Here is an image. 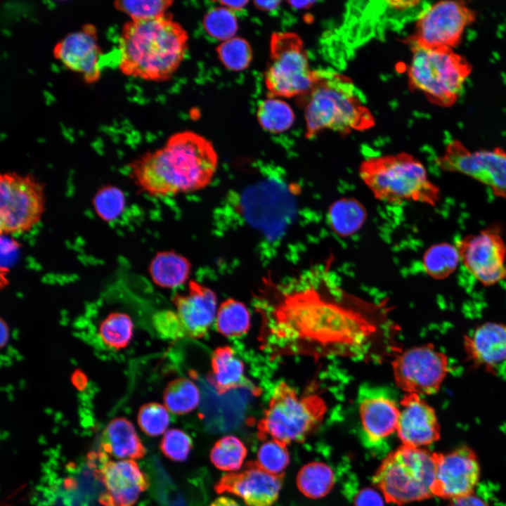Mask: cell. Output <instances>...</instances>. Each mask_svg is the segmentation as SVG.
<instances>
[{
    "instance_id": "30",
    "label": "cell",
    "mask_w": 506,
    "mask_h": 506,
    "mask_svg": "<svg viewBox=\"0 0 506 506\" xmlns=\"http://www.w3.org/2000/svg\"><path fill=\"white\" fill-rule=\"evenodd\" d=\"M200 400L197 386L190 379L179 377L170 381L163 393L166 408L172 413L184 415L195 410Z\"/></svg>"
},
{
    "instance_id": "18",
    "label": "cell",
    "mask_w": 506,
    "mask_h": 506,
    "mask_svg": "<svg viewBox=\"0 0 506 506\" xmlns=\"http://www.w3.org/2000/svg\"><path fill=\"white\" fill-rule=\"evenodd\" d=\"M283 479V475L270 474L255 462H249L241 472L221 476L214 490L219 494L235 495L247 506H272L279 496Z\"/></svg>"
},
{
    "instance_id": "33",
    "label": "cell",
    "mask_w": 506,
    "mask_h": 506,
    "mask_svg": "<svg viewBox=\"0 0 506 506\" xmlns=\"http://www.w3.org/2000/svg\"><path fill=\"white\" fill-rule=\"evenodd\" d=\"M92 206L95 214L101 221L112 223L124 212L126 197L119 186L105 184L96 190L92 198Z\"/></svg>"
},
{
    "instance_id": "28",
    "label": "cell",
    "mask_w": 506,
    "mask_h": 506,
    "mask_svg": "<svg viewBox=\"0 0 506 506\" xmlns=\"http://www.w3.org/2000/svg\"><path fill=\"white\" fill-rule=\"evenodd\" d=\"M335 484V475L327 465L312 462L305 465L298 472L297 485L305 496L317 499L326 495Z\"/></svg>"
},
{
    "instance_id": "8",
    "label": "cell",
    "mask_w": 506,
    "mask_h": 506,
    "mask_svg": "<svg viewBox=\"0 0 506 506\" xmlns=\"http://www.w3.org/2000/svg\"><path fill=\"white\" fill-rule=\"evenodd\" d=\"M471 70L465 58L451 48L430 49L413 45L408 75L412 88L422 91L432 103L448 107L461 95Z\"/></svg>"
},
{
    "instance_id": "22",
    "label": "cell",
    "mask_w": 506,
    "mask_h": 506,
    "mask_svg": "<svg viewBox=\"0 0 506 506\" xmlns=\"http://www.w3.org/2000/svg\"><path fill=\"white\" fill-rule=\"evenodd\" d=\"M464 349L472 364L498 372L506 366V323L487 322L464 337Z\"/></svg>"
},
{
    "instance_id": "49",
    "label": "cell",
    "mask_w": 506,
    "mask_h": 506,
    "mask_svg": "<svg viewBox=\"0 0 506 506\" xmlns=\"http://www.w3.org/2000/svg\"><path fill=\"white\" fill-rule=\"evenodd\" d=\"M1 346L4 347L8 339L9 330L6 323L2 318L1 319Z\"/></svg>"
},
{
    "instance_id": "20",
    "label": "cell",
    "mask_w": 506,
    "mask_h": 506,
    "mask_svg": "<svg viewBox=\"0 0 506 506\" xmlns=\"http://www.w3.org/2000/svg\"><path fill=\"white\" fill-rule=\"evenodd\" d=\"M173 304L185 337L198 339L207 333L217 312V297L212 290L190 280L186 292L176 294Z\"/></svg>"
},
{
    "instance_id": "25",
    "label": "cell",
    "mask_w": 506,
    "mask_h": 506,
    "mask_svg": "<svg viewBox=\"0 0 506 506\" xmlns=\"http://www.w3.org/2000/svg\"><path fill=\"white\" fill-rule=\"evenodd\" d=\"M152 280L162 288H174L183 284L191 273V263L173 250L158 252L148 266Z\"/></svg>"
},
{
    "instance_id": "19",
    "label": "cell",
    "mask_w": 506,
    "mask_h": 506,
    "mask_svg": "<svg viewBox=\"0 0 506 506\" xmlns=\"http://www.w3.org/2000/svg\"><path fill=\"white\" fill-rule=\"evenodd\" d=\"M53 54L65 67L79 74L87 84L97 82L101 75V54L96 27L91 23L65 35L56 43Z\"/></svg>"
},
{
    "instance_id": "21",
    "label": "cell",
    "mask_w": 506,
    "mask_h": 506,
    "mask_svg": "<svg viewBox=\"0 0 506 506\" xmlns=\"http://www.w3.org/2000/svg\"><path fill=\"white\" fill-rule=\"evenodd\" d=\"M396 432L403 445L422 448L441 438L435 410L415 394H406L400 401Z\"/></svg>"
},
{
    "instance_id": "10",
    "label": "cell",
    "mask_w": 506,
    "mask_h": 506,
    "mask_svg": "<svg viewBox=\"0 0 506 506\" xmlns=\"http://www.w3.org/2000/svg\"><path fill=\"white\" fill-rule=\"evenodd\" d=\"M45 209V186L41 181L31 174H1V235L31 231L41 220Z\"/></svg>"
},
{
    "instance_id": "7",
    "label": "cell",
    "mask_w": 506,
    "mask_h": 506,
    "mask_svg": "<svg viewBox=\"0 0 506 506\" xmlns=\"http://www.w3.org/2000/svg\"><path fill=\"white\" fill-rule=\"evenodd\" d=\"M434 475L433 453L402 445L384 459L372 481L387 502L401 506L434 497Z\"/></svg>"
},
{
    "instance_id": "35",
    "label": "cell",
    "mask_w": 506,
    "mask_h": 506,
    "mask_svg": "<svg viewBox=\"0 0 506 506\" xmlns=\"http://www.w3.org/2000/svg\"><path fill=\"white\" fill-rule=\"evenodd\" d=\"M202 25L211 37L221 42L235 37L238 30L235 12L222 6L210 9L204 16Z\"/></svg>"
},
{
    "instance_id": "26",
    "label": "cell",
    "mask_w": 506,
    "mask_h": 506,
    "mask_svg": "<svg viewBox=\"0 0 506 506\" xmlns=\"http://www.w3.org/2000/svg\"><path fill=\"white\" fill-rule=\"evenodd\" d=\"M327 219L332 231L339 237L353 235L363 226L367 212L361 202L353 197H342L329 207Z\"/></svg>"
},
{
    "instance_id": "4",
    "label": "cell",
    "mask_w": 506,
    "mask_h": 506,
    "mask_svg": "<svg viewBox=\"0 0 506 506\" xmlns=\"http://www.w3.org/2000/svg\"><path fill=\"white\" fill-rule=\"evenodd\" d=\"M305 97L308 138L325 129L346 134L368 129L374 123L355 86L337 73L317 71L316 84Z\"/></svg>"
},
{
    "instance_id": "45",
    "label": "cell",
    "mask_w": 506,
    "mask_h": 506,
    "mask_svg": "<svg viewBox=\"0 0 506 506\" xmlns=\"http://www.w3.org/2000/svg\"><path fill=\"white\" fill-rule=\"evenodd\" d=\"M254 5L260 11L271 12L275 11L281 4L280 1H254Z\"/></svg>"
},
{
    "instance_id": "41",
    "label": "cell",
    "mask_w": 506,
    "mask_h": 506,
    "mask_svg": "<svg viewBox=\"0 0 506 506\" xmlns=\"http://www.w3.org/2000/svg\"><path fill=\"white\" fill-rule=\"evenodd\" d=\"M153 327L163 338L178 339L185 335L174 311L163 310L155 313L152 318Z\"/></svg>"
},
{
    "instance_id": "11",
    "label": "cell",
    "mask_w": 506,
    "mask_h": 506,
    "mask_svg": "<svg viewBox=\"0 0 506 506\" xmlns=\"http://www.w3.org/2000/svg\"><path fill=\"white\" fill-rule=\"evenodd\" d=\"M391 365L397 387L419 396L437 393L450 371L448 358L432 344L400 353Z\"/></svg>"
},
{
    "instance_id": "31",
    "label": "cell",
    "mask_w": 506,
    "mask_h": 506,
    "mask_svg": "<svg viewBox=\"0 0 506 506\" xmlns=\"http://www.w3.org/2000/svg\"><path fill=\"white\" fill-rule=\"evenodd\" d=\"M257 118L263 129L272 134H279L292 127L295 116L293 110L285 101L270 96L259 103Z\"/></svg>"
},
{
    "instance_id": "16",
    "label": "cell",
    "mask_w": 506,
    "mask_h": 506,
    "mask_svg": "<svg viewBox=\"0 0 506 506\" xmlns=\"http://www.w3.org/2000/svg\"><path fill=\"white\" fill-rule=\"evenodd\" d=\"M96 475L105 488L99 502L104 506H134L150 486L148 476L134 460L109 459L103 452L95 453Z\"/></svg>"
},
{
    "instance_id": "2",
    "label": "cell",
    "mask_w": 506,
    "mask_h": 506,
    "mask_svg": "<svg viewBox=\"0 0 506 506\" xmlns=\"http://www.w3.org/2000/svg\"><path fill=\"white\" fill-rule=\"evenodd\" d=\"M218 165V154L210 141L194 131H183L170 136L162 147L133 160L129 176L141 192L164 197L205 188Z\"/></svg>"
},
{
    "instance_id": "38",
    "label": "cell",
    "mask_w": 506,
    "mask_h": 506,
    "mask_svg": "<svg viewBox=\"0 0 506 506\" xmlns=\"http://www.w3.org/2000/svg\"><path fill=\"white\" fill-rule=\"evenodd\" d=\"M255 462L270 474L283 475L290 462L287 446L273 439L265 441L257 451Z\"/></svg>"
},
{
    "instance_id": "17",
    "label": "cell",
    "mask_w": 506,
    "mask_h": 506,
    "mask_svg": "<svg viewBox=\"0 0 506 506\" xmlns=\"http://www.w3.org/2000/svg\"><path fill=\"white\" fill-rule=\"evenodd\" d=\"M362 437L376 446L397 430L400 406L392 392L382 387L363 385L358 392Z\"/></svg>"
},
{
    "instance_id": "3",
    "label": "cell",
    "mask_w": 506,
    "mask_h": 506,
    "mask_svg": "<svg viewBox=\"0 0 506 506\" xmlns=\"http://www.w3.org/2000/svg\"><path fill=\"white\" fill-rule=\"evenodd\" d=\"M188 46L186 30L169 14L129 20L119 40V68L125 75L164 82L176 72Z\"/></svg>"
},
{
    "instance_id": "15",
    "label": "cell",
    "mask_w": 506,
    "mask_h": 506,
    "mask_svg": "<svg viewBox=\"0 0 506 506\" xmlns=\"http://www.w3.org/2000/svg\"><path fill=\"white\" fill-rule=\"evenodd\" d=\"M435 475L433 496L448 501L474 493L481 476L476 452L468 446L433 452Z\"/></svg>"
},
{
    "instance_id": "46",
    "label": "cell",
    "mask_w": 506,
    "mask_h": 506,
    "mask_svg": "<svg viewBox=\"0 0 506 506\" xmlns=\"http://www.w3.org/2000/svg\"><path fill=\"white\" fill-rule=\"evenodd\" d=\"M249 3L248 1H220V6L226 7L233 11H242Z\"/></svg>"
},
{
    "instance_id": "5",
    "label": "cell",
    "mask_w": 506,
    "mask_h": 506,
    "mask_svg": "<svg viewBox=\"0 0 506 506\" xmlns=\"http://www.w3.org/2000/svg\"><path fill=\"white\" fill-rule=\"evenodd\" d=\"M358 174L373 196L383 202L435 206L441 199L440 188L430 180L424 164L406 153L368 158L360 164Z\"/></svg>"
},
{
    "instance_id": "42",
    "label": "cell",
    "mask_w": 506,
    "mask_h": 506,
    "mask_svg": "<svg viewBox=\"0 0 506 506\" xmlns=\"http://www.w3.org/2000/svg\"><path fill=\"white\" fill-rule=\"evenodd\" d=\"M355 506H384V500L375 490L361 489L354 498Z\"/></svg>"
},
{
    "instance_id": "47",
    "label": "cell",
    "mask_w": 506,
    "mask_h": 506,
    "mask_svg": "<svg viewBox=\"0 0 506 506\" xmlns=\"http://www.w3.org/2000/svg\"><path fill=\"white\" fill-rule=\"evenodd\" d=\"M210 506H240L234 500L225 496H221L216 498L214 502H212Z\"/></svg>"
},
{
    "instance_id": "12",
    "label": "cell",
    "mask_w": 506,
    "mask_h": 506,
    "mask_svg": "<svg viewBox=\"0 0 506 506\" xmlns=\"http://www.w3.org/2000/svg\"><path fill=\"white\" fill-rule=\"evenodd\" d=\"M439 167L465 175L488 187L494 195L506 199V151L500 148L472 151L459 141H451L436 159Z\"/></svg>"
},
{
    "instance_id": "29",
    "label": "cell",
    "mask_w": 506,
    "mask_h": 506,
    "mask_svg": "<svg viewBox=\"0 0 506 506\" xmlns=\"http://www.w3.org/2000/svg\"><path fill=\"white\" fill-rule=\"evenodd\" d=\"M215 320L218 332L227 337H240L249 331L251 325L247 306L232 298L220 304Z\"/></svg>"
},
{
    "instance_id": "44",
    "label": "cell",
    "mask_w": 506,
    "mask_h": 506,
    "mask_svg": "<svg viewBox=\"0 0 506 506\" xmlns=\"http://www.w3.org/2000/svg\"><path fill=\"white\" fill-rule=\"evenodd\" d=\"M70 380L74 388L79 391L84 390L88 384V377L81 370H74L71 375Z\"/></svg>"
},
{
    "instance_id": "9",
    "label": "cell",
    "mask_w": 506,
    "mask_h": 506,
    "mask_svg": "<svg viewBox=\"0 0 506 506\" xmlns=\"http://www.w3.org/2000/svg\"><path fill=\"white\" fill-rule=\"evenodd\" d=\"M264 80L271 97L306 96L312 90L317 71L311 69L303 42L297 34L284 32L272 34L270 62Z\"/></svg>"
},
{
    "instance_id": "27",
    "label": "cell",
    "mask_w": 506,
    "mask_h": 506,
    "mask_svg": "<svg viewBox=\"0 0 506 506\" xmlns=\"http://www.w3.org/2000/svg\"><path fill=\"white\" fill-rule=\"evenodd\" d=\"M460 262L456 245L446 242L436 243L424 252L422 266L425 273L435 280H443L453 274Z\"/></svg>"
},
{
    "instance_id": "6",
    "label": "cell",
    "mask_w": 506,
    "mask_h": 506,
    "mask_svg": "<svg viewBox=\"0 0 506 506\" xmlns=\"http://www.w3.org/2000/svg\"><path fill=\"white\" fill-rule=\"evenodd\" d=\"M326 410V403L320 396H299L294 388L280 382L258 422L259 437H270L286 446L302 442L319 426Z\"/></svg>"
},
{
    "instance_id": "1",
    "label": "cell",
    "mask_w": 506,
    "mask_h": 506,
    "mask_svg": "<svg viewBox=\"0 0 506 506\" xmlns=\"http://www.w3.org/2000/svg\"><path fill=\"white\" fill-rule=\"evenodd\" d=\"M254 300L261 318V348L273 356L304 352L310 346L341 351L363 345L375 327L353 311V298L336 286L326 269L287 286L267 285Z\"/></svg>"
},
{
    "instance_id": "37",
    "label": "cell",
    "mask_w": 506,
    "mask_h": 506,
    "mask_svg": "<svg viewBox=\"0 0 506 506\" xmlns=\"http://www.w3.org/2000/svg\"><path fill=\"white\" fill-rule=\"evenodd\" d=\"M174 3L170 0H122L114 2L117 10L127 15L131 20H143L164 15Z\"/></svg>"
},
{
    "instance_id": "32",
    "label": "cell",
    "mask_w": 506,
    "mask_h": 506,
    "mask_svg": "<svg viewBox=\"0 0 506 506\" xmlns=\"http://www.w3.org/2000/svg\"><path fill=\"white\" fill-rule=\"evenodd\" d=\"M134 324L130 316L122 312H112L100 323L98 334L108 348L120 350L126 347L133 337Z\"/></svg>"
},
{
    "instance_id": "14",
    "label": "cell",
    "mask_w": 506,
    "mask_h": 506,
    "mask_svg": "<svg viewBox=\"0 0 506 506\" xmlns=\"http://www.w3.org/2000/svg\"><path fill=\"white\" fill-rule=\"evenodd\" d=\"M455 245L460 262L483 285L506 280V242L499 226L465 235Z\"/></svg>"
},
{
    "instance_id": "36",
    "label": "cell",
    "mask_w": 506,
    "mask_h": 506,
    "mask_svg": "<svg viewBox=\"0 0 506 506\" xmlns=\"http://www.w3.org/2000/svg\"><path fill=\"white\" fill-rule=\"evenodd\" d=\"M216 51L223 66L235 72L247 69L253 57L249 42L238 37L221 42L216 47Z\"/></svg>"
},
{
    "instance_id": "13",
    "label": "cell",
    "mask_w": 506,
    "mask_h": 506,
    "mask_svg": "<svg viewBox=\"0 0 506 506\" xmlns=\"http://www.w3.org/2000/svg\"><path fill=\"white\" fill-rule=\"evenodd\" d=\"M474 19V12L462 1H442L430 5L417 19L413 44L430 49L452 48Z\"/></svg>"
},
{
    "instance_id": "40",
    "label": "cell",
    "mask_w": 506,
    "mask_h": 506,
    "mask_svg": "<svg viewBox=\"0 0 506 506\" xmlns=\"http://www.w3.org/2000/svg\"><path fill=\"white\" fill-rule=\"evenodd\" d=\"M160 448L162 453L169 460L175 462H183L188 458L192 448L191 437L179 429L167 430L160 443Z\"/></svg>"
},
{
    "instance_id": "43",
    "label": "cell",
    "mask_w": 506,
    "mask_h": 506,
    "mask_svg": "<svg viewBox=\"0 0 506 506\" xmlns=\"http://www.w3.org/2000/svg\"><path fill=\"white\" fill-rule=\"evenodd\" d=\"M446 506H489V505L475 493H472L451 500Z\"/></svg>"
},
{
    "instance_id": "39",
    "label": "cell",
    "mask_w": 506,
    "mask_h": 506,
    "mask_svg": "<svg viewBox=\"0 0 506 506\" xmlns=\"http://www.w3.org/2000/svg\"><path fill=\"white\" fill-rule=\"evenodd\" d=\"M141 430L150 436H157L167 432L170 417L164 406L155 402L143 405L137 415Z\"/></svg>"
},
{
    "instance_id": "34",
    "label": "cell",
    "mask_w": 506,
    "mask_h": 506,
    "mask_svg": "<svg viewBox=\"0 0 506 506\" xmlns=\"http://www.w3.org/2000/svg\"><path fill=\"white\" fill-rule=\"evenodd\" d=\"M247 455V449L238 437L225 436L219 439L212 447L209 458L218 469L235 472L240 469Z\"/></svg>"
},
{
    "instance_id": "23",
    "label": "cell",
    "mask_w": 506,
    "mask_h": 506,
    "mask_svg": "<svg viewBox=\"0 0 506 506\" xmlns=\"http://www.w3.org/2000/svg\"><path fill=\"white\" fill-rule=\"evenodd\" d=\"M207 379L219 394L238 388L248 389L254 395L259 394L258 387L245 376L243 362L229 346H220L214 351Z\"/></svg>"
},
{
    "instance_id": "48",
    "label": "cell",
    "mask_w": 506,
    "mask_h": 506,
    "mask_svg": "<svg viewBox=\"0 0 506 506\" xmlns=\"http://www.w3.org/2000/svg\"><path fill=\"white\" fill-rule=\"evenodd\" d=\"M287 3L295 9H305L313 6L315 1H288Z\"/></svg>"
},
{
    "instance_id": "24",
    "label": "cell",
    "mask_w": 506,
    "mask_h": 506,
    "mask_svg": "<svg viewBox=\"0 0 506 506\" xmlns=\"http://www.w3.org/2000/svg\"><path fill=\"white\" fill-rule=\"evenodd\" d=\"M101 452L123 460L142 458L146 449L133 424L124 417H115L103 429L100 437Z\"/></svg>"
}]
</instances>
